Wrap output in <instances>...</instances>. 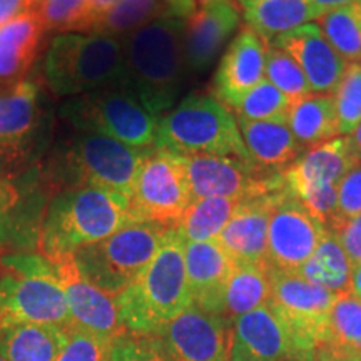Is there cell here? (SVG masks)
Returning a JSON list of instances; mask_svg holds the SVG:
<instances>
[{"instance_id": "cell-1", "label": "cell", "mask_w": 361, "mask_h": 361, "mask_svg": "<svg viewBox=\"0 0 361 361\" xmlns=\"http://www.w3.org/2000/svg\"><path fill=\"white\" fill-rule=\"evenodd\" d=\"M57 137L45 152L40 179L52 192L72 188H97L129 201L142 149L107 135L72 129Z\"/></svg>"}, {"instance_id": "cell-2", "label": "cell", "mask_w": 361, "mask_h": 361, "mask_svg": "<svg viewBox=\"0 0 361 361\" xmlns=\"http://www.w3.org/2000/svg\"><path fill=\"white\" fill-rule=\"evenodd\" d=\"M130 221L129 201L97 188H72L52 192L40 219L37 246L49 261L109 238Z\"/></svg>"}, {"instance_id": "cell-3", "label": "cell", "mask_w": 361, "mask_h": 361, "mask_svg": "<svg viewBox=\"0 0 361 361\" xmlns=\"http://www.w3.org/2000/svg\"><path fill=\"white\" fill-rule=\"evenodd\" d=\"M183 27L184 19L171 17L121 37L126 85L157 119L173 109L186 79Z\"/></svg>"}, {"instance_id": "cell-4", "label": "cell", "mask_w": 361, "mask_h": 361, "mask_svg": "<svg viewBox=\"0 0 361 361\" xmlns=\"http://www.w3.org/2000/svg\"><path fill=\"white\" fill-rule=\"evenodd\" d=\"M184 239L171 229L154 259L130 286L116 296L126 333L157 336L192 305L184 264Z\"/></svg>"}, {"instance_id": "cell-5", "label": "cell", "mask_w": 361, "mask_h": 361, "mask_svg": "<svg viewBox=\"0 0 361 361\" xmlns=\"http://www.w3.org/2000/svg\"><path fill=\"white\" fill-rule=\"evenodd\" d=\"M44 80L59 97L126 85L123 40L102 32L59 34L45 52Z\"/></svg>"}, {"instance_id": "cell-6", "label": "cell", "mask_w": 361, "mask_h": 361, "mask_svg": "<svg viewBox=\"0 0 361 361\" xmlns=\"http://www.w3.org/2000/svg\"><path fill=\"white\" fill-rule=\"evenodd\" d=\"M154 149L176 156H229L251 161L236 117L206 94H189L159 117Z\"/></svg>"}, {"instance_id": "cell-7", "label": "cell", "mask_w": 361, "mask_h": 361, "mask_svg": "<svg viewBox=\"0 0 361 361\" xmlns=\"http://www.w3.org/2000/svg\"><path fill=\"white\" fill-rule=\"evenodd\" d=\"M0 264V328L22 323L69 326L64 290L51 261L42 255H11Z\"/></svg>"}, {"instance_id": "cell-8", "label": "cell", "mask_w": 361, "mask_h": 361, "mask_svg": "<svg viewBox=\"0 0 361 361\" xmlns=\"http://www.w3.org/2000/svg\"><path fill=\"white\" fill-rule=\"evenodd\" d=\"M169 231L166 226L130 219L109 238L75 252L72 259L90 283L116 298L141 276Z\"/></svg>"}, {"instance_id": "cell-9", "label": "cell", "mask_w": 361, "mask_h": 361, "mask_svg": "<svg viewBox=\"0 0 361 361\" xmlns=\"http://www.w3.org/2000/svg\"><path fill=\"white\" fill-rule=\"evenodd\" d=\"M59 117L72 129L107 135L130 147H154L159 119L128 85H112L84 96L69 97Z\"/></svg>"}, {"instance_id": "cell-10", "label": "cell", "mask_w": 361, "mask_h": 361, "mask_svg": "<svg viewBox=\"0 0 361 361\" xmlns=\"http://www.w3.org/2000/svg\"><path fill=\"white\" fill-rule=\"evenodd\" d=\"M52 144V112L35 80L0 94V176L16 178L45 156Z\"/></svg>"}, {"instance_id": "cell-11", "label": "cell", "mask_w": 361, "mask_h": 361, "mask_svg": "<svg viewBox=\"0 0 361 361\" xmlns=\"http://www.w3.org/2000/svg\"><path fill=\"white\" fill-rule=\"evenodd\" d=\"M191 202L183 157L162 149H149L130 191V219L173 229L178 228Z\"/></svg>"}, {"instance_id": "cell-12", "label": "cell", "mask_w": 361, "mask_h": 361, "mask_svg": "<svg viewBox=\"0 0 361 361\" xmlns=\"http://www.w3.org/2000/svg\"><path fill=\"white\" fill-rule=\"evenodd\" d=\"M194 200L234 197L245 200L286 188L283 173H269L252 161L229 156H180Z\"/></svg>"}, {"instance_id": "cell-13", "label": "cell", "mask_w": 361, "mask_h": 361, "mask_svg": "<svg viewBox=\"0 0 361 361\" xmlns=\"http://www.w3.org/2000/svg\"><path fill=\"white\" fill-rule=\"evenodd\" d=\"M324 233L326 228L284 188L271 209L266 264L269 269L298 273L314 255Z\"/></svg>"}, {"instance_id": "cell-14", "label": "cell", "mask_w": 361, "mask_h": 361, "mask_svg": "<svg viewBox=\"0 0 361 361\" xmlns=\"http://www.w3.org/2000/svg\"><path fill=\"white\" fill-rule=\"evenodd\" d=\"M314 348L268 305L239 316L233 323L231 361H314Z\"/></svg>"}, {"instance_id": "cell-15", "label": "cell", "mask_w": 361, "mask_h": 361, "mask_svg": "<svg viewBox=\"0 0 361 361\" xmlns=\"http://www.w3.org/2000/svg\"><path fill=\"white\" fill-rule=\"evenodd\" d=\"M268 306L296 335L316 346L326 333L329 313L338 300L335 293L308 281L298 273L269 269Z\"/></svg>"}, {"instance_id": "cell-16", "label": "cell", "mask_w": 361, "mask_h": 361, "mask_svg": "<svg viewBox=\"0 0 361 361\" xmlns=\"http://www.w3.org/2000/svg\"><path fill=\"white\" fill-rule=\"evenodd\" d=\"M231 323L223 314L191 305L157 340L168 361H231Z\"/></svg>"}, {"instance_id": "cell-17", "label": "cell", "mask_w": 361, "mask_h": 361, "mask_svg": "<svg viewBox=\"0 0 361 361\" xmlns=\"http://www.w3.org/2000/svg\"><path fill=\"white\" fill-rule=\"evenodd\" d=\"M52 264L64 290L71 316L69 326L84 329L112 341L123 336L126 329L121 323L116 298L90 283L75 266L72 256L54 261Z\"/></svg>"}, {"instance_id": "cell-18", "label": "cell", "mask_w": 361, "mask_h": 361, "mask_svg": "<svg viewBox=\"0 0 361 361\" xmlns=\"http://www.w3.org/2000/svg\"><path fill=\"white\" fill-rule=\"evenodd\" d=\"M243 8L236 0H216L184 19L183 47L189 72L209 69L241 25Z\"/></svg>"}, {"instance_id": "cell-19", "label": "cell", "mask_w": 361, "mask_h": 361, "mask_svg": "<svg viewBox=\"0 0 361 361\" xmlns=\"http://www.w3.org/2000/svg\"><path fill=\"white\" fill-rule=\"evenodd\" d=\"M266 44L250 27L239 29L214 74V97L234 109L243 97L264 80Z\"/></svg>"}, {"instance_id": "cell-20", "label": "cell", "mask_w": 361, "mask_h": 361, "mask_svg": "<svg viewBox=\"0 0 361 361\" xmlns=\"http://www.w3.org/2000/svg\"><path fill=\"white\" fill-rule=\"evenodd\" d=\"M279 191L241 200L216 239L234 264H266L271 209Z\"/></svg>"}, {"instance_id": "cell-21", "label": "cell", "mask_w": 361, "mask_h": 361, "mask_svg": "<svg viewBox=\"0 0 361 361\" xmlns=\"http://www.w3.org/2000/svg\"><path fill=\"white\" fill-rule=\"evenodd\" d=\"M300 64L311 87V94H335L348 64L324 37L318 24L298 27L273 42Z\"/></svg>"}, {"instance_id": "cell-22", "label": "cell", "mask_w": 361, "mask_h": 361, "mask_svg": "<svg viewBox=\"0 0 361 361\" xmlns=\"http://www.w3.org/2000/svg\"><path fill=\"white\" fill-rule=\"evenodd\" d=\"M184 264L192 305L207 313L223 314L226 284L236 266L228 252L218 241L186 243Z\"/></svg>"}, {"instance_id": "cell-23", "label": "cell", "mask_w": 361, "mask_h": 361, "mask_svg": "<svg viewBox=\"0 0 361 361\" xmlns=\"http://www.w3.org/2000/svg\"><path fill=\"white\" fill-rule=\"evenodd\" d=\"M44 37V27L29 11L0 24V94L11 92L24 82Z\"/></svg>"}, {"instance_id": "cell-24", "label": "cell", "mask_w": 361, "mask_h": 361, "mask_svg": "<svg viewBox=\"0 0 361 361\" xmlns=\"http://www.w3.org/2000/svg\"><path fill=\"white\" fill-rule=\"evenodd\" d=\"M358 164L346 137L316 144L303 152L295 164L284 171L286 188L340 186L341 179Z\"/></svg>"}, {"instance_id": "cell-25", "label": "cell", "mask_w": 361, "mask_h": 361, "mask_svg": "<svg viewBox=\"0 0 361 361\" xmlns=\"http://www.w3.org/2000/svg\"><path fill=\"white\" fill-rule=\"evenodd\" d=\"M236 121L247 156L261 169L281 174L306 151L293 135L288 123Z\"/></svg>"}, {"instance_id": "cell-26", "label": "cell", "mask_w": 361, "mask_h": 361, "mask_svg": "<svg viewBox=\"0 0 361 361\" xmlns=\"http://www.w3.org/2000/svg\"><path fill=\"white\" fill-rule=\"evenodd\" d=\"M196 12L189 0H116L106 11L99 12L92 32H102L112 37H124L161 19H188Z\"/></svg>"}, {"instance_id": "cell-27", "label": "cell", "mask_w": 361, "mask_h": 361, "mask_svg": "<svg viewBox=\"0 0 361 361\" xmlns=\"http://www.w3.org/2000/svg\"><path fill=\"white\" fill-rule=\"evenodd\" d=\"M241 8L246 27L266 44L322 17L310 0H250Z\"/></svg>"}, {"instance_id": "cell-28", "label": "cell", "mask_w": 361, "mask_h": 361, "mask_svg": "<svg viewBox=\"0 0 361 361\" xmlns=\"http://www.w3.org/2000/svg\"><path fill=\"white\" fill-rule=\"evenodd\" d=\"M67 341V326L22 323L0 328V355L7 361H56Z\"/></svg>"}, {"instance_id": "cell-29", "label": "cell", "mask_w": 361, "mask_h": 361, "mask_svg": "<svg viewBox=\"0 0 361 361\" xmlns=\"http://www.w3.org/2000/svg\"><path fill=\"white\" fill-rule=\"evenodd\" d=\"M286 123L305 149L331 141L338 135L335 97L331 94H311L293 102Z\"/></svg>"}, {"instance_id": "cell-30", "label": "cell", "mask_w": 361, "mask_h": 361, "mask_svg": "<svg viewBox=\"0 0 361 361\" xmlns=\"http://www.w3.org/2000/svg\"><path fill=\"white\" fill-rule=\"evenodd\" d=\"M271 276L268 264H236L226 284L223 316L229 322L269 303Z\"/></svg>"}, {"instance_id": "cell-31", "label": "cell", "mask_w": 361, "mask_h": 361, "mask_svg": "<svg viewBox=\"0 0 361 361\" xmlns=\"http://www.w3.org/2000/svg\"><path fill=\"white\" fill-rule=\"evenodd\" d=\"M351 271L353 264L343 250L340 239L326 229L314 255L301 266L298 274L335 295H345L350 293Z\"/></svg>"}, {"instance_id": "cell-32", "label": "cell", "mask_w": 361, "mask_h": 361, "mask_svg": "<svg viewBox=\"0 0 361 361\" xmlns=\"http://www.w3.org/2000/svg\"><path fill=\"white\" fill-rule=\"evenodd\" d=\"M24 11L37 17L45 34L92 32L97 20L94 0H25Z\"/></svg>"}, {"instance_id": "cell-33", "label": "cell", "mask_w": 361, "mask_h": 361, "mask_svg": "<svg viewBox=\"0 0 361 361\" xmlns=\"http://www.w3.org/2000/svg\"><path fill=\"white\" fill-rule=\"evenodd\" d=\"M241 200L234 197H202L194 200L178 224L184 243L216 241L233 218Z\"/></svg>"}, {"instance_id": "cell-34", "label": "cell", "mask_w": 361, "mask_h": 361, "mask_svg": "<svg viewBox=\"0 0 361 361\" xmlns=\"http://www.w3.org/2000/svg\"><path fill=\"white\" fill-rule=\"evenodd\" d=\"M319 29L346 64L361 62V0L323 13Z\"/></svg>"}, {"instance_id": "cell-35", "label": "cell", "mask_w": 361, "mask_h": 361, "mask_svg": "<svg viewBox=\"0 0 361 361\" xmlns=\"http://www.w3.org/2000/svg\"><path fill=\"white\" fill-rule=\"evenodd\" d=\"M318 345L361 355V301L351 293L338 296L329 313L326 333Z\"/></svg>"}, {"instance_id": "cell-36", "label": "cell", "mask_w": 361, "mask_h": 361, "mask_svg": "<svg viewBox=\"0 0 361 361\" xmlns=\"http://www.w3.org/2000/svg\"><path fill=\"white\" fill-rule=\"evenodd\" d=\"M291 101L268 80H261L233 109L236 119L251 123H286Z\"/></svg>"}, {"instance_id": "cell-37", "label": "cell", "mask_w": 361, "mask_h": 361, "mask_svg": "<svg viewBox=\"0 0 361 361\" xmlns=\"http://www.w3.org/2000/svg\"><path fill=\"white\" fill-rule=\"evenodd\" d=\"M264 75L278 90L290 99L291 102L300 101L306 96H311V87L305 72L284 49L274 44L266 45L264 54Z\"/></svg>"}, {"instance_id": "cell-38", "label": "cell", "mask_w": 361, "mask_h": 361, "mask_svg": "<svg viewBox=\"0 0 361 361\" xmlns=\"http://www.w3.org/2000/svg\"><path fill=\"white\" fill-rule=\"evenodd\" d=\"M338 135H350L361 123V62L348 64L335 94Z\"/></svg>"}, {"instance_id": "cell-39", "label": "cell", "mask_w": 361, "mask_h": 361, "mask_svg": "<svg viewBox=\"0 0 361 361\" xmlns=\"http://www.w3.org/2000/svg\"><path fill=\"white\" fill-rule=\"evenodd\" d=\"M24 192L13 178L0 176V247L12 245L25 228Z\"/></svg>"}, {"instance_id": "cell-40", "label": "cell", "mask_w": 361, "mask_h": 361, "mask_svg": "<svg viewBox=\"0 0 361 361\" xmlns=\"http://www.w3.org/2000/svg\"><path fill=\"white\" fill-rule=\"evenodd\" d=\"M112 340L67 326V341L56 361H109Z\"/></svg>"}, {"instance_id": "cell-41", "label": "cell", "mask_w": 361, "mask_h": 361, "mask_svg": "<svg viewBox=\"0 0 361 361\" xmlns=\"http://www.w3.org/2000/svg\"><path fill=\"white\" fill-rule=\"evenodd\" d=\"M109 361H168L157 336L124 333L112 341Z\"/></svg>"}, {"instance_id": "cell-42", "label": "cell", "mask_w": 361, "mask_h": 361, "mask_svg": "<svg viewBox=\"0 0 361 361\" xmlns=\"http://www.w3.org/2000/svg\"><path fill=\"white\" fill-rule=\"evenodd\" d=\"M358 214H361V162H358L341 179L340 186H338V216H340V224L343 221L355 218Z\"/></svg>"}, {"instance_id": "cell-43", "label": "cell", "mask_w": 361, "mask_h": 361, "mask_svg": "<svg viewBox=\"0 0 361 361\" xmlns=\"http://www.w3.org/2000/svg\"><path fill=\"white\" fill-rule=\"evenodd\" d=\"M333 233L340 239L343 250L350 258L351 264L355 266L361 263V214L343 221Z\"/></svg>"}, {"instance_id": "cell-44", "label": "cell", "mask_w": 361, "mask_h": 361, "mask_svg": "<svg viewBox=\"0 0 361 361\" xmlns=\"http://www.w3.org/2000/svg\"><path fill=\"white\" fill-rule=\"evenodd\" d=\"M314 361H361V355L333 350L329 346L318 345L314 348Z\"/></svg>"}, {"instance_id": "cell-45", "label": "cell", "mask_w": 361, "mask_h": 361, "mask_svg": "<svg viewBox=\"0 0 361 361\" xmlns=\"http://www.w3.org/2000/svg\"><path fill=\"white\" fill-rule=\"evenodd\" d=\"M25 0H0V24L24 12Z\"/></svg>"}, {"instance_id": "cell-46", "label": "cell", "mask_w": 361, "mask_h": 361, "mask_svg": "<svg viewBox=\"0 0 361 361\" xmlns=\"http://www.w3.org/2000/svg\"><path fill=\"white\" fill-rule=\"evenodd\" d=\"M310 2L318 8L319 13L323 16V13H326L329 11H335V8L350 6V4L360 2V0H310Z\"/></svg>"}, {"instance_id": "cell-47", "label": "cell", "mask_w": 361, "mask_h": 361, "mask_svg": "<svg viewBox=\"0 0 361 361\" xmlns=\"http://www.w3.org/2000/svg\"><path fill=\"white\" fill-rule=\"evenodd\" d=\"M346 141H348V146L351 149V152H353V156L356 157V161L361 162V123L356 126L353 133L346 137Z\"/></svg>"}, {"instance_id": "cell-48", "label": "cell", "mask_w": 361, "mask_h": 361, "mask_svg": "<svg viewBox=\"0 0 361 361\" xmlns=\"http://www.w3.org/2000/svg\"><path fill=\"white\" fill-rule=\"evenodd\" d=\"M350 293L356 298V300L361 301V263L355 264L353 271H351Z\"/></svg>"}, {"instance_id": "cell-49", "label": "cell", "mask_w": 361, "mask_h": 361, "mask_svg": "<svg viewBox=\"0 0 361 361\" xmlns=\"http://www.w3.org/2000/svg\"><path fill=\"white\" fill-rule=\"evenodd\" d=\"M114 2H116V0H94V4H96L97 12L106 11V8L109 7V6H112V4H114Z\"/></svg>"}, {"instance_id": "cell-50", "label": "cell", "mask_w": 361, "mask_h": 361, "mask_svg": "<svg viewBox=\"0 0 361 361\" xmlns=\"http://www.w3.org/2000/svg\"><path fill=\"white\" fill-rule=\"evenodd\" d=\"M189 2H191L192 6L196 7V11H197V8H201V7H206V6H209V4L216 2V0H189Z\"/></svg>"}, {"instance_id": "cell-51", "label": "cell", "mask_w": 361, "mask_h": 361, "mask_svg": "<svg viewBox=\"0 0 361 361\" xmlns=\"http://www.w3.org/2000/svg\"><path fill=\"white\" fill-rule=\"evenodd\" d=\"M236 2L239 4V6H241V7H243V6H245V4H247V2H250V0H236Z\"/></svg>"}, {"instance_id": "cell-52", "label": "cell", "mask_w": 361, "mask_h": 361, "mask_svg": "<svg viewBox=\"0 0 361 361\" xmlns=\"http://www.w3.org/2000/svg\"><path fill=\"white\" fill-rule=\"evenodd\" d=\"M0 361H7V360H6V358H4V356H2V355H0Z\"/></svg>"}]
</instances>
